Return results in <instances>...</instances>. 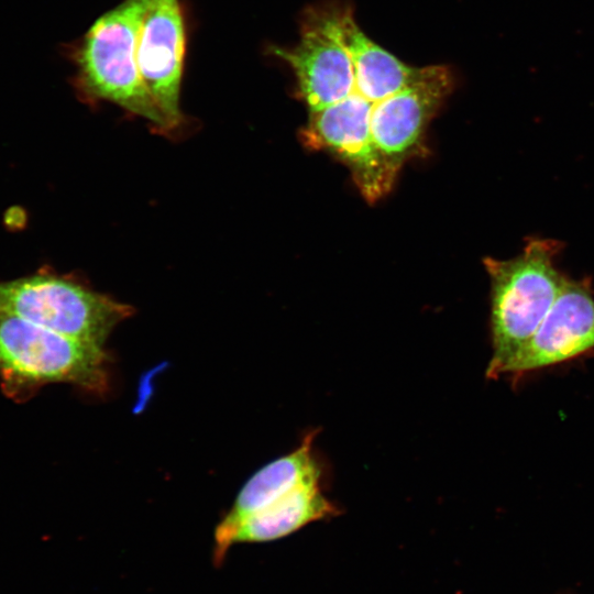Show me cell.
I'll use <instances>...</instances> for the list:
<instances>
[{"label":"cell","instance_id":"1","mask_svg":"<svg viewBox=\"0 0 594 594\" xmlns=\"http://www.w3.org/2000/svg\"><path fill=\"white\" fill-rule=\"evenodd\" d=\"M561 249L554 239L530 238L512 258L484 260L491 282L493 352L486 369L488 378L503 375L559 296L566 277L556 265Z\"/></svg>","mask_w":594,"mask_h":594},{"label":"cell","instance_id":"2","mask_svg":"<svg viewBox=\"0 0 594 594\" xmlns=\"http://www.w3.org/2000/svg\"><path fill=\"white\" fill-rule=\"evenodd\" d=\"M150 0H124L101 15L70 52L75 87L90 101L106 100L168 131L138 65V41Z\"/></svg>","mask_w":594,"mask_h":594},{"label":"cell","instance_id":"3","mask_svg":"<svg viewBox=\"0 0 594 594\" xmlns=\"http://www.w3.org/2000/svg\"><path fill=\"white\" fill-rule=\"evenodd\" d=\"M108 363L103 348L0 314V378L8 394L67 383L101 395L109 389Z\"/></svg>","mask_w":594,"mask_h":594},{"label":"cell","instance_id":"4","mask_svg":"<svg viewBox=\"0 0 594 594\" xmlns=\"http://www.w3.org/2000/svg\"><path fill=\"white\" fill-rule=\"evenodd\" d=\"M0 314L103 348L133 308L66 277L37 274L0 283Z\"/></svg>","mask_w":594,"mask_h":594},{"label":"cell","instance_id":"5","mask_svg":"<svg viewBox=\"0 0 594 594\" xmlns=\"http://www.w3.org/2000/svg\"><path fill=\"white\" fill-rule=\"evenodd\" d=\"M348 10L340 7L309 10L302 19L297 45L272 48V54L294 72L309 113L342 100L353 90V66L344 36Z\"/></svg>","mask_w":594,"mask_h":594},{"label":"cell","instance_id":"6","mask_svg":"<svg viewBox=\"0 0 594 594\" xmlns=\"http://www.w3.org/2000/svg\"><path fill=\"white\" fill-rule=\"evenodd\" d=\"M372 109L370 101L352 90L342 100L309 113L301 132L306 146L328 151L349 167L367 202L388 194L397 176L372 140Z\"/></svg>","mask_w":594,"mask_h":594},{"label":"cell","instance_id":"7","mask_svg":"<svg viewBox=\"0 0 594 594\" xmlns=\"http://www.w3.org/2000/svg\"><path fill=\"white\" fill-rule=\"evenodd\" d=\"M452 87L453 78L448 67H422L405 87L373 107L372 140L396 174L419 148L428 122Z\"/></svg>","mask_w":594,"mask_h":594},{"label":"cell","instance_id":"8","mask_svg":"<svg viewBox=\"0 0 594 594\" xmlns=\"http://www.w3.org/2000/svg\"><path fill=\"white\" fill-rule=\"evenodd\" d=\"M185 46L179 0H150L139 33L138 65L168 130L177 128L183 119L179 98Z\"/></svg>","mask_w":594,"mask_h":594},{"label":"cell","instance_id":"9","mask_svg":"<svg viewBox=\"0 0 594 594\" xmlns=\"http://www.w3.org/2000/svg\"><path fill=\"white\" fill-rule=\"evenodd\" d=\"M594 349V296L590 282L565 277L532 338L503 375H522L579 358Z\"/></svg>","mask_w":594,"mask_h":594},{"label":"cell","instance_id":"10","mask_svg":"<svg viewBox=\"0 0 594 594\" xmlns=\"http://www.w3.org/2000/svg\"><path fill=\"white\" fill-rule=\"evenodd\" d=\"M317 430H311L290 453L283 455L256 471L237 495L232 507L215 529L212 562L222 565L231 548V537L237 526L249 515L264 508L307 479L321 474L312 444Z\"/></svg>","mask_w":594,"mask_h":594},{"label":"cell","instance_id":"11","mask_svg":"<svg viewBox=\"0 0 594 594\" xmlns=\"http://www.w3.org/2000/svg\"><path fill=\"white\" fill-rule=\"evenodd\" d=\"M339 513L321 488V474L315 475L244 518L232 534L231 546L277 540Z\"/></svg>","mask_w":594,"mask_h":594},{"label":"cell","instance_id":"12","mask_svg":"<svg viewBox=\"0 0 594 594\" xmlns=\"http://www.w3.org/2000/svg\"><path fill=\"white\" fill-rule=\"evenodd\" d=\"M345 45L351 57L353 90L373 107L405 87L418 68L407 66L370 40L355 23L349 9L344 20Z\"/></svg>","mask_w":594,"mask_h":594}]
</instances>
